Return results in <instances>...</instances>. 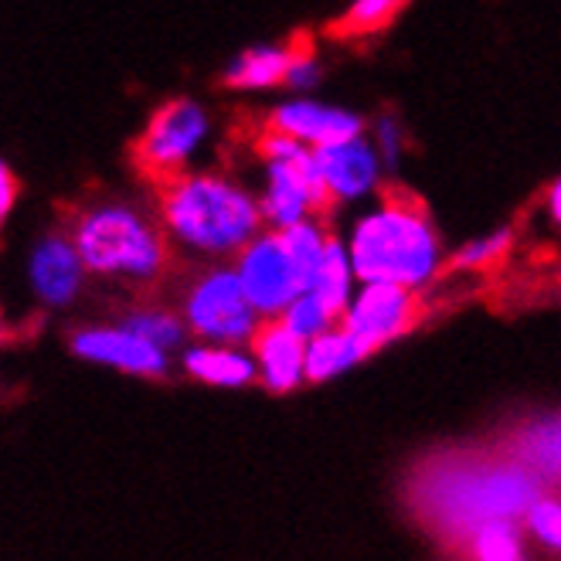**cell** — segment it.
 Segmentation results:
<instances>
[{"label": "cell", "instance_id": "obj_1", "mask_svg": "<svg viewBox=\"0 0 561 561\" xmlns=\"http://www.w3.org/2000/svg\"><path fill=\"white\" fill-rule=\"evenodd\" d=\"M545 483L504 449L501 456L449 453L433 456L409 477L405 501L443 541L463 548L486 520H524Z\"/></svg>", "mask_w": 561, "mask_h": 561}, {"label": "cell", "instance_id": "obj_2", "mask_svg": "<svg viewBox=\"0 0 561 561\" xmlns=\"http://www.w3.org/2000/svg\"><path fill=\"white\" fill-rule=\"evenodd\" d=\"M347 252L360 283H402L412 289L433 279L443 259L425 205L405 187L381 194L378 208L354 225Z\"/></svg>", "mask_w": 561, "mask_h": 561}, {"label": "cell", "instance_id": "obj_3", "mask_svg": "<svg viewBox=\"0 0 561 561\" xmlns=\"http://www.w3.org/2000/svg\"><path fill=\"white\" fill-rule=\"evenodd\" d=\"M163 228L187 249L239 255L262 232V205L221 174H181L160 184Z\"/></svg>", "mask_w": 561, "mask_h": 561}, {"label": "cell", "instance_id": "obj_4", "mask_svg": "<svg viewBox=\"0 0 561 561\" xmlns=\"http://www.w3.org/2000/svg\"><path fill=\"white\" fill-rule=\"evenodd\" d=\"M72 239L85 270L95 276L119 279H157L168 266V245L153 225L134 208L103 202L76 218Z\"/></svg>", "mask_w": 561, "mask_h": 561}, {"label": "cell", "instance_id": "obj_5", "mask_svg": "<svg viewBox=\"0 0 561 561\" xmlns=\"http://www.w3.org/2000/svg\"><path fill=\"white\" fill-rule=\"evenodd\" d=\"M181 317L197 341L242 347H249L262 323V313L252 307L236 270L197 273L181 296Z\"/></svg>", "mask_w": 561, "mask_h": 561}, {"label": "cell", "instance_id": "obj_6", "mask_svg": "<svg viewBox=\"0 0 561 561\" xmlns=\"http://www.w3.org/2000/svg\"><path fill=\"white\" fill-rule=\"evenodd\" d=\"M205 134H208L205 110L194 99H171V103H163L150 116V123L134 144L137 171L157 187L181 178L194 150L202 147Z\"/></svg>", "mask_w": 561, "mask_h": 561}, {"label": "cell", "instance_id": "obj_7", "mask_svg": "<svg viewBox=\"0 0 561 561\" xmlns=\"http://www.w3.org/2000/svg\"><path fill=\"white\" fill-rule=\"evenodd\" d=\"M236 273L242 279V289L252 300V307L262 317H283V310L307 289V279L289 255V245L279 228L259 232L239 255Z\"/></svg>", "mask_w": 561, "mask_h": 561}, {"label": "cell", "instance_id": "obj_8", "mask_svg": "<svg viewBox=\"0 0 561 561\" xmlns=\"http://www.w3.org/2000/svg\"><path fill=\"white\" fill-rule=\"evenodd\" d=\"M262 215L273 228H289L307 221L310 215L334 211V194H330L323 171L317 163V150H304L293 160H276L266 168V194H262Z\"/></svg>", "mask_w": 561, "mask_h": 561}, {"label": "cell", "instance_id": "obj_9", "mask_svg": "<svg viewBox=\"0 0 561 561\" xmlns=\"http://www.w3.org/2000/svg\"><path fill=\"white\" fill-rule=\"evenodd\" d=\"M422 320V296L402 283H365L344 313V327L368 347V354L394 344Z\"/></svg>", "mask_w": 561, "mask_h": 561}, {"label": "cell", "instance_id": "obj_10", "mask_svg": "<svg viewBox=\"0 0 561 561\" xmlns=\"http://www.w3.org/2000/svg\"><path fill=\"white\" fill-rule=\"evenodd\" d=\"M72 354L103 368H116L134 378H163L171 368V354L134 334L129 327H85L72 334Z\"/></svg>", "mask_w": 561, "mask_h": 561}, {"label": "cell", "instance_id": "obj_11", "mask_svg": "<svg viewBox=\"0 0 561 561\" xmlns=\"http://www.w3.org/2000/svg\"><path fill=\"white\" fill-rule=\"evenodd\" d=\"M249 351L259 365V381L273 394H289L307 385V341L279 320L262 317Z\"/></svg>", "mask_w": 561, "mask_h": 561}, {"label": "cell", "instance_id": "obj_12", "mask_svg": "<svg viewBox=\"0 0 561 561\" xmlns=\"http://www.w3.org/2000/svg\"><path fill=\"white\" fill-rule=\"evenodd\" d=\"M85 273L89 270L79 255L76 239L61 232H48L45 239H38L27 262L31 289H35V296L45 307H69L82 289Z\"/></svg>", "mask_w": 561, "mask_h": 561}, {"label": "cell", "instance_id": "obj_13", "mask_svg": "<svg viewBox=\"0 0 561 561\" xmlns=\"http://www.w3.org/2000/svg\"><path fill=\"white\" fill-rule=\"evenodd\" d=\"M266 123L313 150L330 147V144H344V140H354L365 134V119L357 113L323 106V103H313V99H293V103L276 106Z\"/></svg>", "mask_w": 561, "mask_h": 561}, {"label": "cell", "instance_id": "obj_14", "mask_svg": "<svg viewBox=\"0 0 561 561\" xmlns=\"http://www.w3.org/2000/svg\"><path fill=\"white\" fill-rule=\"evenodd\" d=\"M317 163L334 202H354V197H365L375 191L381 153L365 137H354L344 144L317 147Z\"/></svg>", "mask_w": 561, "mask_h": 561}, {"label": "cell", "instance_id": "obj_15", "mask_svg": "<svg viewBox=\"0 0 561 561\" xmlns=\"http://www.w3.org/2000/svg\"><path fill=\"white\" fill-rule=\"evenodd\" d=\"M181 368L187 378L211 385V388H249L259 381V365L249 347L242 344H208L197 341L184 347Z\"/></svg>", "mask_w": 561, "mask_h": 561}, {"label": "cell", "instance_id": "obj_16", "mask_svg": "<svg viewBox=\"0 0 561 561\" xmlns=\"http://www.w3.org/2000/svg\"><path fill=\"white\" fill-rule=\"evenodd\" d=\"M504 449L531 470L545 490L561 486V412L527 419L520 428H514Z\"/></svg>", "mask_w": 561, "mask_h": 561}, {"label": "cell", "instance_id": "obj_17", "mask_svg": "<svg viewBox=\"0 0 561 561\" xmlns=\"http://www.w3.org/2000/svg\"><path fill=\"white\" fill-rule=\"evenodd\" d=\"M307 38H293L283 45H259L242 51L225 72L228 89H270V85H289V76L296 61L307 51Z\"/></svg>", "mask_w": 561, "mask_h": 561}, {"label": "cell", "instance_id": "obj_18", "mask_svg": "<svg viewBox=\"0 0 561 561\" xmlns=\"http://www.w3.org/2000/svg\"><path fill=\"white\" fill-rule=\"evenodd\" d=\"M368 357V347L360 344L344 323L323 330L320 337L307 341V385H323L351 371Z\"/></svg>", "mask_w": 561, "mask_h": 561}, {"label": "cell", "instance_id": "obj_19", "mask_svg": "<svg viewBox=\"0 0 561 561\" xmlns=\"http://www.w3.org/2000/svg\"><path fill=\"white\" fill-rule=\"evenodd\" d=\"M354 279H357V273H354L351 252L337 239H330L307 289L317 293L320 300L327 304V310L334 313L337 320H344V313H347V307L354 300Z\"/></svg>", "mask_w": 561, "mask_h": 561}, {"label": "cell", "instance_id": "obj_20", "mask_svg": "<svg viewBox=\"0 0 561 561\" xmlns=\"http://www.w3.org/2000/svg\"><path fill=\"white\" fill-rule=\"evenodd\" d=\"M463 554L467 561H527L524 520H514V517L486 520L463 545Z\"/></svg>", "mask_w": 561, "mask_h": 561}, {"label": "cell", "instance_id": "obj_21", "mask_svg": "<svg viewBox=\"0 0 561 561\" xmlns=\"http://www.w3.org/2000/svg\"><path fill=\"white\" fill-rule=\"evenodd\" d=\"M405 8H409V0H354V4L330 24V35L344 42L371 38L378 31H385Z\"/></svg>", "mask_w": 561, "mask_h": 561}, {"label": "cell", "instance_id": "obj_22", "mask_svg": "<svg viewBox=\"0 0 561 561\" xmlns=\"http://www.w3.org/2000/svg\"><path fill=\"white\" fill-rule=\"evenodd\" d=\"M123 327H129L134 334L147 337L150 344L163 347V351H178L184 341H187V323L184 317L171 313V310H163V307H140V310H129L123 317Z\"/></svg>", "mask_w": 561, "mask_h": 561}, {"label": "cell", "instance_id": "obj_23", "mask_svg": "<svg viewBox=\"0 0 561 561\" xmlns=\"http://www.w3.org/2000/svg\"><path fill=\"white\" fill-rule=\"evenodd\" d=\"M279 232H283V239L289 245V255L296 259V266H300V273H304V279L310 286V279H313V273L320 266V259L327 252L330 236L323 232L320 221H310V218L307 221H296L289 228H279Z\"/></svg>", "mask_w": 561, "mask_h": 561}, {"label": "cell", "instance_id": "obj_24", "mask_svg": "<svg viewBox=\"0 0 561 561\" xmlns=\"http://www.w3.org/2000/svg\"><path fill=\"white\" fill-rule=\"evenodd\" d=\"M511 245H514V232L501 228V232H490V236H483V239L467 242L463 249H459V252L449 259V270H453V273H483V270H493L501 259H507Z\"/></svg>", "mask_w": 561, "mask_h": 561}, {"label": "cell", "instance_id": "obj_25", "mask_svg": "<svg viewBox=\"0 0 561 561\" xmlns=\"http://www.w3.org/2000/svg\"><path fill=\"white\" fill-rule=\"evenodd\" d=\"M293 334H300L304 341H313V337H320L323 330H330V327H337L341 320L327 310V304L320 300L317 293H310V289H304L296 300L283 310V317H279Z\"/></svg>", "mask_w": 561, "mask_h": 561}, {"label": "cell", "instance_id": "obj_26", "mask_svg": "<svg viewBox=\"0 0 561 561\" xmlns=\"http://www.w3.org/2000/svg\"><path fill=\"white\" fill-rule=\"evenodd\" d=\"M524 531L535 538V545L548 551H561V497L558 493H541L524 514Z\"/></svg>", "mask_w": 561, "mask_h": 561}, {"label": "cell", "instance_id": "obj_27", "mask_svg": "<svg viewBox=\"0 0 561 561\" xmlns=\"http://www.w3.org/2000/svg\"><path fill=\"white\" fill-rule=\"evenodd\" d=\"M381 160L394 163L402 153V129H399V119H391V116H381L378 119V140H375Z\"/></svg>", "mask_w": 561, "mask_h": 561}, {"label": "cell", "instance_id": "obj_28", "mask_svg": "<svg viewBox=\"0 0 561 561\" xmlns=\"http://www.w3.org/2000/svg\"><path fill=\"white\" fill-rule=\"evenodd\" d=\"M14 194H18V181H14L11 168L4 163V168H0V211H4V215H11Z\"/></svg>", "mask_w": 561, "mask_h": 561}, {"label": "cell", "instance_id": "obj_29", "mask_svg": "<svg viewBox=\"0 0 561 561\" xmlns=\"http://www.w3.org/2000/svg\"><path fill=\"white\" fill-rule=\"evenodd\" d=\"M548 215L561 225V181H554V187L548 191Z\"/></svg>", "mask_w": 561, "mask_h": 561}]
</instances>
